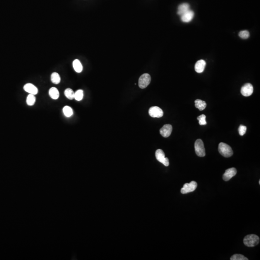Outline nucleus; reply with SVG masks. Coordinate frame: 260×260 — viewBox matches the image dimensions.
<instances>
[{
	"mask_svg": "<svg viewBox=\"0 0 260 260\" xmlns=\"http://www.w3.org/2000/svg\"><path fill=\"white\" fill-rule=\"evenodd\" d=\"M243 242L245 245L249 247H254L260 242V238L254 234L247 235L244 237Z\"/></svg>",
	"mask_w": 260,
	"mask_h": 260,
	"instance_id": "nucleus-1",
	"label": "nucleus"
},
{
	"mask_svg": "<svg viewBox=\"0 0 260 260\" xmlns=\"http://www.w3.org/2000/svg\"><path fill=\"white\" fill-rule=\"evenodd\" d=\"M218 150L219 153L225 158L231 157L233 154V151L230 146L224 143L221 142L219 143Z\"/></svg>",
	"mask_w": 260,
	"mask_h": 260,
	"instance_id": "nucleus-2",
	"label": "nucleus"
},
{
	"mask_svg": "<svg viewBox=\"0 0 260 260\" xmlns=\"http://www.w3.org/2000/svg\"><path fill=\"white\" fill-rule=\"evenodd\" d=\"M195 149L196 154L198 157H203L205 156V149L204 143L201 139H197L195 143Z\"/></svg>",
	"mask_w": 260,
	"mask_h": 260,
	"instance_id": "nucleus-3",
	"label": "nucleus"
},
{
	"mask_svg": "<svg viewBox=\"0 0 260 260\" xmlns=\"http://www.w3.org/2000/svg\"><path fill=\"white\" fill-rule=\"evenodd\" d=\"M151 82V77L149 74L145 73L141 75L138 81V85L141 89L146 88Z\"/></svg>",
	"mask_w": 260,
	"mask_h": 260,
	"instance_id": "nucleus-4",
	"label": "nucleus"
},
{
	"mask_svg": "<svg viewBox=\"0 0 260 260\" xmlns=\"http://www.w3.org/2000/svg\"><path fill=\"white\" fill-rule=\"evenodd\" d=\"M197 184L195 181H191L190 183H186L184 184V186L181 188V192L182 194H185L190 192H193L197 188Z\"/></svg>",
	"mask_w": 260,
	"mask_h": 260,
	"instance_id": "nucleus-5",
	"label": "nucleus"
},
{
	"mask_svg": "<svg viewBox=\"0 0 260 260\" xmlns=\"http://www.w3.org/2000/svg\"><path fill=\"white\" fill-rule=\"evenodd\" d=\"M156 158L159 162L162 163L165 166H168L169 165V159L165 158V154L163 150L158 149L156 150L155 153Z\"/></svg>",
	"mask_w": 260,
	"mask_h": 260,
	"instance_id": "nucleus-6",
	"label": "nucleus"
},
{
	"mask_svg": "<svg viewBox=\"0 0 260 260\" xmlns=\"http://www.w3.org/2000/svg\"><path fill=\"white\" fill-rule=\"evenodd\" d=\"M149 114L152 118H161L163 115V112L160 107L154 106L150 107L148 111Z\"/></svg>",
	"mask_w": 260,
	"mask_h": 260,
	"instance_id": "nucleus-7",
	"label": "nucleus"
},
{
	"mask_svg": "<svg viewBox=\"0 0 260 260\" xmlns=\"http://www.w3.org/2000/svg\"><path fill=\"white\" fill-rule=\"evenodd\" d=\"M254 92V87L251 83H246L241 89V93L244 97H249Z\"/></svg>",
	"mask_w": 260,
	"mask_h": 260,
	"instance_id": "nucleus-8",
	"label": "nucleus"
},
{
	"mask_svg": "<svg viewBox=\"0 0 260 260\" xmlns=\"http://www.w3.org/2000/svg\"><path fill=\"white\" fill-rule=\"evenodd\" d=\"M173 130V127L170 124H165L160 129V134L165 138L170 136Z\"/></svg>",
	"mask_w": 260,
	"mask_h": 260,
	"instance_id": "nucleus-9",
	"label": "nucleus"
},
{
	"mask_svg": "<svg viewBox=\"0 0 260 260\" xmlns=\"http://www.w3.org/2000/svg\"><path fill=\"white\" fill-rule=\"evenodd\" d=\"M237 171L235 168H231L225 170L223 175V178L225 181H229L232 177L236 175Z\"/></svg>",
	"mask_w": 260,
	"mask_h": 260,
	"instance_id": "nucleus-10",
	"label": "nucleus"
},
{
	"mask_svg": "<svg viewBox=\"0 0 260 260\" xmlns=\"http://www.w3.org/2000/svg\"><path fill=\"white\" fill-rule=\"evenodd\" d=\"M194 16V13L192 10H189L188 11L185 13L181 16V19L183 22L188 23L190 22L193 19Z\"/></svg>",
	"mask_w": 260,
	"mask_h": 260,
	"instance_id": "nucleus-11",
	"label": "nucleus"
},
{
	"mask_svg": "<svg viewBox=\"0 0 260 260\" xmlns=\"http://www.w3.org/2000/svg\"><path fill=\"white\" fill-rule=\"evenodd\" d=\"M23 88L26 92L29 94L36 95L38 93L37 88L31 83H28L26 84L24 86Z\"/></svg>",
	"mask_w": 260,
	"mask_h": 260,
	"instance_id": "nucleus-12",
	"label": "nucleus"
},
{
	"mask_svg": "<svg viewBox=\"0 0 260 260\" xmlns=\"http://www.w3.org/2000/svg\"><path fill=\"white\" fill-rule=\"evenodd\" d=\"M205 66H206V62L204 60H200L197 61L195 64V69L196 72L197 73H202L205 70Z\"/></svg>",
	"mask_w": 260,
	"mask_h": 260,
	"instance_id": "nucleus-13",
	"label": "nucleus"
},
{
	"mask_svg": "<svg viewBox=\"0 0 260 260\" xmlns=\"http://www.w3.org/2000/svg\"><path fill=\"white\" fill-rule=\"evenodd\" d=\"M190 8V6L188 3H183L182 4H180L178 8V12L177 13L179 16H181L183 14L185 13L188 11Z\"/></svg>",
	"mask_w": 260,
	"mask_h": 260,
	"instance_id": "nucleus-14",
	"label": "nucleus"
},
{
	"mask_svg": "<svg viewBox=\"0 0 260 260\" xmlns=\"http://www.w3.org/2000/svg\"><path fill=\"white\" fill-rule=\"evenodd\" d=\"M72 65L74 70L76 72L81 73L82 71L83 67H82V63L79 60H78V59L74 60L73 62Z\"/></svg>",
	"mask_w": 260,
	"mask_h": 260,
	"instance_id": "nucleus-15",
	"label": "nucleus"
},
{
	"mask_svg": "<svg viewBox=\"0 0 260 260\" xmlns=\"http://www.w3.org/2000/svg\"><path fill=\"white\" fill-rule=\"evenodd\" d=\"M49 94L51 98L56 100L59 98V93L58 89L55 87H52L49 91Z\"/></svg>",
	"mask_w": 260,
	"mask_h": 260,
	"instance_id": "nucleus-16",
	"label": "nucleus"
},
{
	"mask_svg": "<svg viewBox=\"0 0 260 260\" xmlns=\"http://www.w3.org/2000/svg\"><path fill=\"white\" fill-rule=\"evenodd\" d=\"M195 107L198 109L200 111H202L206 107V103L204 101L201 100L200 99H197L195 101Z\"/></svg>",
	"mask_w": 260,
	"mask_h": 260,
	"instance_id": "nucleus-17",
	"label": "nucleus"
},
{
	"mask_svg": "<svg viewBox=\"0 0 260 260\" xmlns=\"http://www.w3.org/2000/svg\"><path fill=\"white\" fill-rule=\"evenodd\" d=\"M51 82L55 85L59 84L61 82V78L60 75L57 72H53L51 74Z\"/></svg>",
	"mask_w": 260,
	"mask_h": 260,
	"instance_id": "nucleus-18",
	"label": "nucleus"
},
{
	"mask_svg": "<svg viewBox=\"0 0 260 260\" xmlns=\"http://www.w3.org/2000/svg\"><path fill=\"white\" fill-rule=\"evenodd\" d=\"M64 94L67 98L70 100H72L74 99V95L75 93L71 89H66L64 92Z\"/></svg>",
	"mask_w": 260,
	"mask_h": 260,
	"instance_id": "nucleus-19",
	"label": "nucleus"
},
{
	"mask_svg": "<svg viewBox=\"0 0 260 260\" xmlns=\"http://www.w3.org/2000/svg\"><path fill=\"white\" fill-rule=\"evenodd\" d=\"M63 112L65 116L67 117H71L73 113L72 109L69 106H65L63 107Z\"/></svg>",
	"mask_w": 260,
	"mask_h": 260,
	"instance_id": "nucleus-20",
	"label": "nucleus"
},
{
	"mask_svg": "<svg viewBox=\"0 0 260 260\" xmlns=\"http://www.w3.org/2000/svg\"><path fill=\"white\" fill-rule=\"evenodd\" d=\"M26 101H27V105L28 106H32L34 105L35 101H36V97H35V95L29 94L27 97Z\"/></svg>",
	"mask_w": 260,
	"mask_h": 260,
	"instance_id": "nucleus-21",
	"label": "nucleus"
},
{
	"mask_svg": "<svg viewBox=\"0 0 260 260\" xmlns=\"http://www.w3.org/2000/svg\"><path fill=\"white\" fill-rule=\"evenodd\" d=\"M83 91L82 90H78L75 93V95H74V99L76 100L79 101L82 100L83 99Z\"/></svg>",
	"mask_w": 260,
	"mask_h": 260,
	"instance_id": "nucleus-22",
	"label": "nucleus"
},
{
	"mask_svg": "<svg viewBox=\"0 0 260 260\" xmlns=\"http://www.w3.org/2000/svg\"><path fill=\"white\" fill-rule=\"evenodd\" d=\"M231 260H248V258L246 257L244 255L239 254H236L231 256Z\"/></svg>",
	"mask_w": 260,
	"mask_h": 260,
	"instance_id": "nucleus-23",
	"label": "nucleus"
},
{
	"mask_svg": "<svg viewBox=\"0 0 260 260\" xmlns=\"http://www.w3.org/2000/svg\"><path fill=\"white\" fill-rule=\"evenodd\" d=\"M206 116L204 114L198 116L197 118V120L199 121V124L200 125H205L207 124L206 121Z\"/></svg>",
	"mask_w": 260,
	"mask_h": 260,
	"instance_id": "nucleus-24",
	"label": "nucleus"
},
{
	"mask_svg": "<svg viewBox=\"0 0 260 260\" xmlns=\"http://www.w3.org/2000/svg\"><path fill=\"white\" fill-rule=\"evenodd\" d=\"M239 36L243 39H247L249 37V33L247 31H243L239 32Z\"/></svg>",
	"mask_w": 260,
	"mask_h": 260,
	"instance_id": "nucleus-25",
	"label": "nucleus"
},
{
	"mask_svg": "<svg viewBox=\"0 0 260 260\" xmlns=\"http://www.w3.org/2000/svg\"><path fill=\"white\" fill-rule=\"evenodd\" d=\"M246 131H247L246 126L240 125L239 128V134H240V136H244V134H245Z\"/></svg>",
	"mask_w": 260,
	"mask_h": 260,
	"instance_id": "nucleus-26",
	"label": "nucleus"
},
{
	"mask_svg": "<svg viewBox=\"0 0 260 260\" xmlns=\"http://www.w3.org/2000/svg\"><path fill=\"white\" fill-rule=\"evenodd\" d=\"M259 184H260V180H259Z\"/></svg>",
	"mask_w": 260,
	"mask_h": 260,
	"instance_id": "nucleus-27",
	"label": "nucleus"
}]
</instances>
